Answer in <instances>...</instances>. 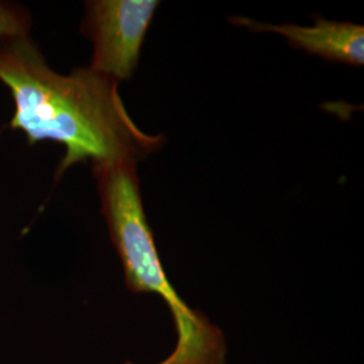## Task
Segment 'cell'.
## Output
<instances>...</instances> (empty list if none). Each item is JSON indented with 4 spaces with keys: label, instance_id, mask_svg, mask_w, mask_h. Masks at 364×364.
<instances>
[{
    "label": "cell",
    "instance_id": "6da1fadb",
    "mask_svg": "<svg viewBox=\"0 0 364 364\" xmlns=\"http://www.w3.org/2000/svg\"><path fill=\"white\" fill-rule=\"evenodd\" d=\"M0 82L13 97L11 129L30 144L53 141L65 149L55 178L85 161L139 162L165 142L135 124L115 80L91 68L58 73L30 36L0 42Z\"/></svg>",
    "mask_w": 364,
    "mask_h": 364
},
{
    "label": "cell",
    "instance_id": "7a4b0ae2",
    "mask_svg": "<svg viewBox=\"0 0 364 364\" xmlns=\"http://www.w3.org/2000/svg\"><path fill=\"white\" fill-rule=\"evenodd\" d=\"M136 165L135 161L120 159L93 164L92 170L126 287L135 294L158 296L174 323L177 338L173 351L153 364H228V343L220 326L188 305L166 275L144 213Z\"/></svg>",
    "mask_w": 364,
    "mask_h": 364
},
{
    "label": "cell",
    "instance_id": "3957f363",
    "mask_svg": "<svg viewBox=\"0 0 364 364\" xmlns=\"http://www.w3.org/2000/svg\"><path fill=\"white\" fill-rule=\"evenodd\" d=\"M158 6L156 0L87 1L81 27L93 45L88 68L117 82L131 78Z\"/></svg>",
    "mask_w": 364,
    "mask_h": 364
},
{
    "label": "cell",
    "instance_id": "277c9868",
    "mask_svg": "<svg viewBox=\"0 0 364 364\" xmlns=\"http://www.w3.org/2000/svg\"><path fill=\"white\" fill-rule=\"evenodd\" d=\"M232 22L252 31L281 34L294 49L318 55L326 61L352 66L364 64V27L360 25L332 22L323 19L321 16L314 18V25L311 27L267 25L245 16H236Z\"/></svg>",
    "mask_w": 364,
    "mask_h": 364
},
{
    "label": "cell",
    "instance_id": "5b68a950",
    "mask_svg": "<svg viewBox=\"0 0 364 364\" xmlns=\"http://www.w3.org/2000/svg\"><path fill=\"white\" fill-rule=\"evenodd\" d=\"M31 19L22 6L0 1V42L30 36Z\"/></svg>",
    "mask_w": 364,
    "mask_h": 364
}]
</instances>
